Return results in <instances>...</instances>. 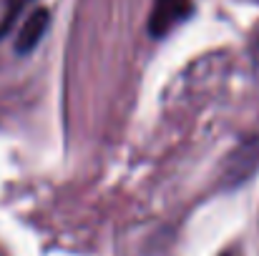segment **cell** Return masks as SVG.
Masks as SVG:
<instances>
[{"mask_svg":"<svg viewBox=\"0 0 259 256\" xmlns=\"http://www.w3.org/2000/svg\"><path fill=\"white\" fill-rule=\"evenodd\" d=\"M191 13H194L191 0H154V8L149 13V35L166 38L176 25L191 18Z\"/></svg>","mask_w":259,"mask_h":256,"instance_id":"cell-1","label":"cell"},{"mask_svg":"<svg viewBox=\"0 0 259 256\" xmlns=\"http://www.w3.org/2000/svg\"><path fill=\"white\" fill-rule=\"evenodd\" d=\"M51 25V10L48 8H33V13L25 18L23 28L18 30L15 38V53L18 56H28L38 48V43L43 40V35L48 33Z\"/></svg>","mask_w":259,"mask_h":256,"instance_id":"cell-2","label":"cell"},{"mask_svg":"<svg viewBox=\"0 0 259 256\" xmlns=\"http://www.w3.org/2000/svg\"><path fill=\"white\" fill-rule=\"evenodd\" d=\"M30 3H33V0H5V13H3V20H0V38H5V35L13 30V25L18 23L20 13H23Z\"/></svg>","mask_w":259,"mask_h":256,"instance_id":"cell-3","label":"cell"},{"mask_svg":"<svg viewBox=\"0 0 259 256\" xmlns=\"http://www.w3.org/2000/svg\"><path fill=\"white\" fill-rule=\"evenodd\" d=\"M222 256H234V254H222Z\"/></svg>","mask_w":259,"mask_h":256,"instance_id":"cell-4","label":"cell"}]
</instances>
